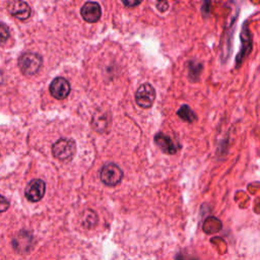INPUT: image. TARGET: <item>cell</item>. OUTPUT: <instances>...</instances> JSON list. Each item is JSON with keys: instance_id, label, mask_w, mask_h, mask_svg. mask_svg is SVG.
I'll list each match as a JSON object with an SVG mask.
<instances>
[{"instance_id": "6da1fadb", "label": "cell", "mask_w": 260, "mask_h": 260, "mask_svg": "<svg viewBox=\"0 0 260 260\" xmlns=\"http://www.w3.org/2000/svg\"><path fill=\"white\" fill-rule=\"evenodd\" d=\"M76 152V143L71 138H60L52 145L53 155L62 161H69Z\"/></svg>"}, {"instance_id": "7a4b0ae2", "label": "cell", "mask_w": 260, "mask_h": 260, "mask_svg": "<svg viewBox=\"0 0 260 260\" xmlns=\"http://www.w3.org/2000/svg\"><path fill=\"white\" fill-rule=\"evenodd\" d=\"M42 63V57L39 54L32 52L23 53L18 59L19 69L24 75L36 74L40 70Z\"/></svg>"}, {"instance_id": "3957f363", "label": "cell", "mask_w": 260, "mask_h": 260, "mask_svg": "<svg viewBox=\"0 0 260 260\" xmlns=\"http://www.w3.org/2000/svg\"><path fill=\"white\" fill-rule=\"evenodd\" d=\"M100 178L105 185L114 187L120 184V182L122 181L123 171L118 165L114 162H109L101 169Z\"/></svg>"}, {"instance_id": "277c9868", "label": "cell", "mask_w": 260, "mask_h": 260, "mask_svg": "<svg viewBox=\"0 0 260 260\" xmlns=\"http://www.w3.org/2000/svg\"><path fill=\"white\" fill-rule=\"evenodd\" d=\"M155 99V90L151 84L145 82L142 83L136 90L135 102L142 109L150 108Z\"/></svg>"}, {"instance_id": "5b68a950", "label": "cell", "mask_w": 260, "mask_h": 260, "mask_svg": "<svg viewBox=\"0 0 260 260\" xmlns=\"http://www.w3.org/2000/svg\"><path fill=\"white\" fill-rule=\"evenodd\" d=\"M45 192H46L45 182L41 179H34L27 184L24 190V195L28 201L38 202L44 197Z\"/></svg>"}, {"instance_id": "8992f818", "label": "cell", "mask_w": 260, "mask_h": 260, "mask_svg": "<svg viewBox=\"0 0 260 260\" xmlns=\"http://www.w3.org/2000/svg\"><path fill=\"white\" fill-rule=\"evenodd\" d=\"M49 90L53 98L57 100H64L70 93L71 87L67 79H65L64 77H56L50 83Z\"/></svg>"}, {"instance_id": "52a82bcc", "label": "cell", "mask_w": 260, "mask_h": 260, "mask_svg": "<svg viewBox=\"0 0 260 260\" xmlns=\"http://www.w3.org/2000/svg\"><path fill=\"white\" fill-rule=\"evenodd\" d=\"M80 14L86 22L94 23L100 20L102 15V9L98 2L88 1V2H85L81 7Z\"/></svg>"}, {"instance_id": "ba28073f", "label": "cell", "mask_w": 260, "mask_h": 260, "mask_svg": "<svg viewBox=\"0 0 260 260\" xmlns=\"http://www.w3.org/2000/svg\"><path fill=\"white\" fill-rule=\"evenodd\" d=\"M7 9L10 14H12L14 17L20 19V20H25L29 17L30 15V7L29 5L24 2V1H11L8 3Z\"/></svg>"}, {"instance_id": "9c48e42d", "label": "cell", "mask_w": 260, "mask_h": 260, "mask_svg": "<svg viewBox=\"0 0 260 260\" xmlns=\"http://www.w3.org/2000/svg\"><path fill=\"white\" fill-rule=\"evenodd\" d=\"M154 143L167 154H175L179 148V145L170 136L164 133H157L154 136Z\"/></svg>"}, {"instance_id": "30bf717a", "label": "cell", "mask_w": 260, "mask_h": 260, "mask_svg": "<svg viewBox=\"0 0 260 260\" xmlns=\"http://www.w3.org/2000/svg\"><path fill=\"white\" fill-rule=\"evenodd\" d=\"M92 127L96 132L106 131L110 121L108 120V115L106 113H95L92 118Z\"/></svg>"}, {"instance_id": "8fae6325", "label": "cell", "mask_w": 260, "mask_h": 260, "mask_svg": "<svg viewBox=\"0 0 260 260\" xmlns=\"http://www.w3.org/2000/svg\"><path fill=\"white\" fill-rule=\"evenodd\" d=\"M177 115L184 121L186 122H189V123H192L194 122L197 117L195 115V113L192 111V109L187 106V105H183L178 111H177Z\"/></svg>"}, {"instance_id": "7c38bea8", "label": "cell", "mask_w": 260, "mask_h": 260, "mask_svg": "<svg viewBox=\"0 0 260 260\" xmlns=\"http://www.w3.org/2000/svg\"><path fill=\"white\" fill-rule=\"evenodd\" d=\"M9 36H10V31L8 26L5 23L0 22V46L6 43Z\"/></svg>"}, {"instance_id": "4fadbf2b", "label": "cell", "mask_w": 260, "mask_h": 260, "mask_svg": "<svg viewBox=\"0 0 260 260\" xmlns=\"http://www.w3.org/2000/svg\"><path fill=\"white\" fill-rule=\"evenodd\" d=\"M8 207H9L8 200L5 197H3L2 195H0V213L6 211L8 209Z\"/></svg>"}, {"instance_id": "5bb4252c", "label": "cell", "mask_w": 260, "mask_h": 260, "mask_svg": "<svg viewBox=\"0 0 260 260\" xmlns=\"http://www.w3.org/2000/svg\"><path fill=\"white\" fill-rule=\"evenodd\" d=\"M123 3H124L126 6H135V5H138L140 2H139V1H138V2H137V1H134V2H127V1H124Z\"/></svg>"}, {"instance_id": "9a60e30c", "label": "cell", "mask_w": 260, "mask_h": 260, "mask_svg": "<svg viewBox=\"0 0 260 260\" xmlns=\"http://www.w3.org/2000/svg\"><path fill=\"white\" fill-rule=\"evenodd\" d=\"M177 260H195V259H193V258H191V257H185V256L180 255V256L177 257Z\"/></svg>"}]
</instances>
